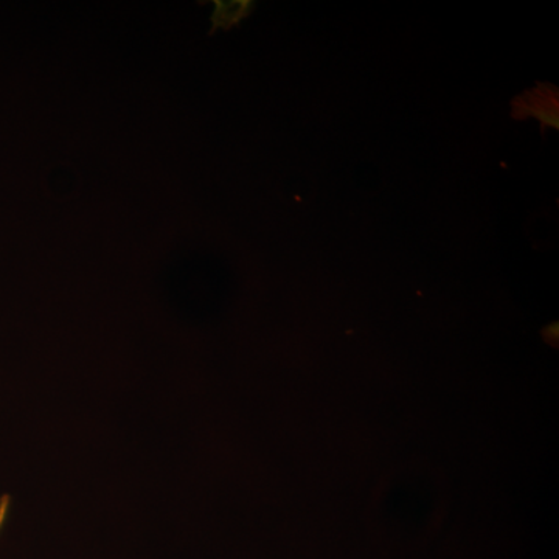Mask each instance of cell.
I'll return each instance as SVG.
<instances>
[{
	"label": "cell",
	"instance_id": "1",
	"mask_svg": "<svg viewBox=\"0 0 559 559\" xmlns=\"http://www.w3.org/2000/svg\"><path fill=\"white\" fill-rule=\"evenodd\" d=\"M524 100H527L525 105L520 106L527 110L530 116L538 117L544 123L550 124V127L558 128V95L555 87L539 86L538 90L527 92Z\"/></svg>",
	"mask_w": 559,
	"mask_h": 559
},
{
	"label": "cell",
	"instance_id": "2",
	"mask_svg": "<svg viewBox=\"0 0 559 559\" xmlns=\"http://www.w3.org/2000/svg\"><path fill=\"white\" fill-rule=\"evenodd\" d=\"M7 511H9V499L3 498L2 506H0V527H2L3 521H5Z\"/></svg>",
	"mask_w": 559,
	"mask_h": 559
}]
</instances>
